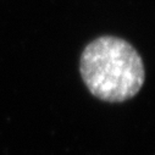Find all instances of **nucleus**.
<instances>
[{"instance_id": "nucleus-1", "label": "nucleus", "mask_w": 155, "mask_h": 155, "mask_svg": "<svg viewBox=\"0 0 155 155\" xmlns=\"http://www.w3.org/2000/svg\"><path fill=\"white\" fill-rule=\"evenodd\" d=\"M80 70L89 92L105 101L134 97L144 83V65L125 39L105 35L91 42L81 55Z\"/></svg>"}]
</instances>
